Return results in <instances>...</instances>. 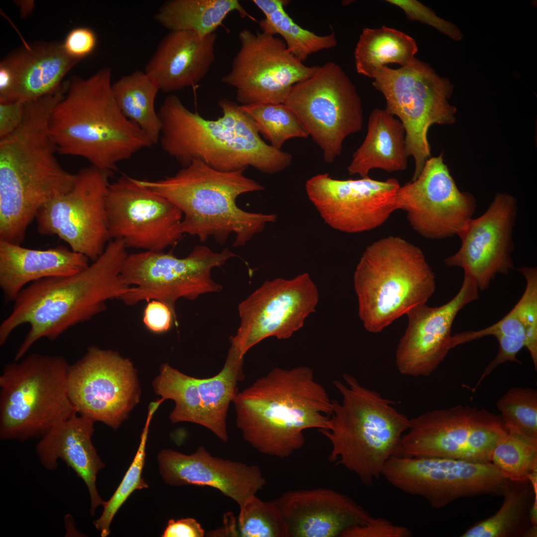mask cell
Segmentation results:
<instances>
[{"mask_svg":"<svg viewBox=\"0 0 537 537\" xmlns=\"http://www.w3.org/2000/svg\"><path fill=\"white\" fill-rule=\"evenodd\" d=\"M395 205L417 233L439 240L459 235L472 218L476 201L459 190L441 154L428 159L415 180L400 186Z\"/></svg>","mask_w":537,"mask_h":537,"instance_id":"obj_21","label":"cell"},{"mask_svg":"<svg viewBox=\"0 0 537 537\" xmlns=\"http://www.w3.org/2000/svg\"><path fill=\"white\" fill-rule=\"evenodd\" d=\"M273 501L283 516L287 537H342L372 518L350 497L330 488L290 490Z\"/></svg>","mask_w":537,"mask_h":537,"instance_id":"obj_26","label":"cell"},{"mask_svg":"<svg viewBox=\"0 0 537 537\" xmlns=\"http://www.w3.org/2000/svg\"><path fill=\"white\" fill-rule=\"evenodd\" d=\"M20 7V14L22 16H26L33 11L34 2L33 0H21L17 2Z\"/></svg>","mask_w":537,"mask_h":537,"instance_id":"obj_49","label":"cell"},{"mask_svg":"<svg viewBox=\"0 0 537 537\" xmlns=\"http://www.w3.org/2000/svg\"><path fill=\"white\" fill-rule=\"evenodd\" d=\"M517 203L511 195H496L480 216L472 218L458 237L459 249L446 258L448 267H459L484 290L497 274L508 275L514 268L511 253L517 217Z\"/></svg>","mask_w":537,"mask_h":537,"instance_id":"obj_23","label":"cell"},{"mask_svg":"<svg viewBox=\"0 0 537 537\" xmlns=\"http://www.w3.org/2000/svg\"><path fill=\"white\" fill-rule=\"evenodd\" d=\"M253 2L265 15L259 22L262 31L281 35L288 51L300 62L303 63L314 53L336 46L334 33L318 35L296 23L284 10L286 1L253 0Z\"/></svg>","mask_w":537,"mask_h":537,"instance_id":"obj_37","label":"cell"},{"mask_svg":"<svg viewBox=\"0 0 537 537\" xmlns=\"http://www.w3.org/2000/svg\"><path fill=\"white\" fill-rule=\"evenodd\" d=\"M176 320V312L164 302L152 300L146 305L143 321L151 332L160 334L167 332Z\"/></svg>","mask_w":537,"mask_h":537,"instance_id":"obj_46","label":"cell"},{"mask_svg":"<svg viewBox=\"0 0 537 537\" xmlns=\"http://www.w3.org/2000/svg\"><path fill=\"white\" fill-rule=\"evenodd\" d=\"M96 44L97 37L92 29L78 27L68 33L62 46L68 56L80 61L93 52Z\"/></svg>","mask_w":537,"mask_h":537,"instance_id":"obj_45","label":"cell"},{"mask_svg":"<svg viewBox=\"0 0 537 537\" xmlns=\"http://www.w3.org/2000/svg\"><path fill=\"white\" fill-rule=\"evenodd\" d=\"M126 249L122 241L111 240L102 254L83 270L27 285L1 323L0 346L15 329L28 324L30 329L14 358L18 361L40 339L55 340L69 328L103 311L107 301L120 298L130 287L121 276Z\"/></svg>","mask_w":537,"mask_h":537,"instance_id":"obj_1","label":"cell"},{"mask_svg":"<svg viewBox=\"0 0 537 537\" xmlns=\"http://www.w3.org/2000/svg\"><path fill=\"white\" fill-rule=\"evenodd\" d=\"M319 293L308 273L265 282L238 306L240 324L232 342L244 356L269 337L287 339L315 311Z\"/></svg>","mask_w":537,"mask_h":537,"instance_id":"obj_20","label":"cell"},{"mask_svg":"<svg viewBox=\"0 0 537 537\" xmlns=\"http://www.w3.org/2000/svg\"><path fill=\"white\" fill-rule=\"evenodd\" d=\"M25 103L20 101L0 102V139L13 132L24 116Z\"/></svg>","mask_w":537,"mask_h":537,"instance_id":"obj_47","label":"cell"},{"mask_svg":"<svg viewBox=\"0 0 537 537\" xmlns=\"http://www.w3.org/2000/svg\"><path fill=\"white\" fill-rule=\"evenodd\" d=\"M239 50L223 83L233 87L242 105L284 103L293 86L313 76L319 66L297 60L283 40L262 31L242 30Z\"/></svg>","mask_w":537,"mask_h":537,"instance_id":"obj_17","label":"cell"},{"mask_svg":"<svg viewBox=\"0 0 537 537\" xmlns=\"http://www.w3.org/2000/svg\"><path fill=\"white\" fill-rule=\"evenodd\" d=\"M501 419L508 432L537 443V391L514 387L497 402Z\"/></svg>","mask_w":537,"mask_h":537,"instance_id":"obj_39","label":"cell"},{"mask_svg":"<svg viewBox=\"0 0 537 537\" xmlns=\"http://www.w3.org/2000/svg\"><path fill=\"white\" fill-rule=\"evenodd\" d=\"M112 84L108 68L88 78L73 77L49 122L57 152L85 158L91 166L110 174L119 163L153 145L122 113Z\"/></svg>","mask_w":537,"mask_h":537,"instance_id":"obj_4","label":"cell"},{"mask_svg":"<svg viewBox=\"0 0 537 537\" xmlns=\"http://www.w3.org/2000/svg\"><path fill=\"white\" fill-rule=\"evenodd\" d=\"M525 277V291L513 308L493 325L478 331H467L452 336V348L487 336L499 343L496 357L485 368L475 387L498 365L506 361L521 363L517 355L524 347L529 351L535 369L537 368V268L522 266L518 269Z\"/></svg>","mask_w":537,"mask_h":537,"instance_id":"obj_28","label":"cell"},{"mask_svg":"<svg viewBox=\"0 0 537 537\" xmlns=\"http://www.w3.org/2000/svg\"><path fill=\"white\" fill-rule=\"evenodd\" d=\"M236 255L228 248L214 252L196 246L186 257L173 254L142 251L127 255L121 276L130 288L120 299L132 305L141 301L158 300L175 312L179 298L194 300L200 295L216 292L222 286L211 277V270Z\"/></svg>","mask_w":537,"mask_h":537,"instance_id":"obj_13","label":"cell"},{"mask_svg":"<svg viewBox=\"0 0 537 537\" xmlns=\"http://www.w3.org/2000/svg\"><path fill=\"white\" fill-rule=\"evenodd\" d=\"M89 259L67 247L32 249L0 240V287L4 302H13L28 284L51 277L79 272Z\"/></svg>","mask_w":537,"mask_h":537,"instance_id":"obj_30","label":"cell"},{"mask_svg":"<svg viewBox=\"0 0 537 537\" xmlns=\"http://www.w3.org/2000/svg\"><path fill=\"white\" fill-rule=\"evenodd\" d=\"M400 186L394 178L380 181L368 176L341 180L325 173L308 179L305 190L327 225L357 233L379 227L396 210L395 196Z\"/></svg>","mask_w":537,"mask_h":537,"instance_id":"obj_22","label":"cell"},{"mask_svg":"<svg viewBox=\"0 0 537 537\" xmlns=\"http://www.w3.org/2000/svg\"><path fill=\"white\" fill-rule=\"evenodd\" d=\"M106 210L110 239L122 241L127 248L162 252L183 235L180 210L126 175L109 183Z\"/></svg>","mask_w":537,"mask_h":537,"instance_id":"obj_18","label":"cell"},{"mask_svg":"<svg viewBox=\"0 0 537 537\" xmlns=\"http://www.w3.org/2000/svg\"><path fill=\"white\" fill-rule=\"evenodd\" d=\"M115 102L122 113L136 124L154 144L159 141L161 123L155 107L160 89L144 71H135L112 84Z\"/></svg>","mask_w":537,"mask_h":537,"instance_id":"obj_36","label":"cell"},{"mask_svg":"<svg viewBox=\"0 0 537 537\" xmlns=\"http://www.w3.org/2000/svg\"><path fill=\"white\" fill-rule=\"evenodd\" d=\"M372 79L373 86L385 98V109L404 126L407 153L415 163L411 179L414 180L431 158L429 128L434 124H451L455 121L456 108L448 101L453 85L416 58L398 69L379 67Z\"/></svg>","mask_w":537,"mask_h":537,"instance_id":"obj_10","label":"cell"},{"mask_svg":"<svg viewBox=\"0 0 537 537\" xmlns=\"http://www.w3.org/2000/svg\"><path fill=\"white\" fill-rule=\"evenodd\" d=\"M239 508L237 519L239 537H287L283 516L273 500L264 501L256 495Z\"/></svg>","mask_w":537,"mask_h":537,"instance_id":"obj_41","label":"cell"},{"mask_svg":"<svg viewBox=\"0 0 537 537\" xmlns=\"http://www.w3.org/2000/svg\"><path fill=\"white\" fill-rule=\"evenodd\" d=\"M244 171H219L194 160L173 176L136 181L180 210L183 234L196 237L201 242L212 237L220 244L233 235V247H242L276 220L275 214L250 212L237 205L240 195L264 188L246 177Z\"/></svg>","mask_w":537,"mask_h":537,"instance_id":"obj_6","label":"cell"},{"mask_svg":"<svg viewBox=\"0 0 537 537\" xmlns=\"http://www.w3.org/2000/svg\"><path fill=\"white\" fill-rule=\"evenodd\" d=\"M284 104L333 163L344 140L361 130V98L352 81L336 63L319 66L311 77L294 85Z\"/></svg>","mask_w":537,"mask_h":537,"instance_id":"obj_12","label":"cell"},{"mask_svg":"<svg viewBox=\"0 0 537 537\" xmlns=\"http://www.w3.org/2000/svg\"><path fill=\"white\" fill-rule=\"evenodd\" d=\"M205 530L195 519L169 520L162 537H203Z\"/></svg>","mask_w":537,"mask_h":537,"instance_id":"obj_48","label":"cell"},{"mask_svg":"<svg viewBox=\"0 0 537 537\" xmlns=\"http://www.w3.org/2000/svg\"><path fill=\"white\" fill-rule=\"evenodd\" d=\"M491 462L507 479L527 480L537 468V443L507 431L494 448Z\"/></svg>","mask_w":537,"mask_h":537,"instance_id":"obj_40","label":"cell"},{"mask_svg":"<svg viewBox=\"0 0 537 537\" xmlns=\"http://www.w3.org/2000/svg\"><path fill=\"white\" fill-rule=\"evenodd\" d=\"M158 462L160 474L166 483L215 488L239 506L267 484L258 465L214 456L202 446L191 454L163 449L158 455Z\"/></svg>","mask_w":537,"mask_h":537,"instance_id":"obj_25","label":"cell"},{"mask_svg":"<svg viewBox=\"0 0 537 537\" xmlns=\"http://www.w3.org/2000/svg\"><path fill=\"white\" fill-rule=\"evenodd\" d=\"M243 363L244 356L231 343L223 367L216 375L195 378L164 363L153 382V388L163 400L174 401L170 415L173 423L199 425L227 443L228 408L238 392V382L243 379Z\"/></svg>","mask_w":537,"mask_h":537,"instance_id":"obj_19","label":"cell"},{"mask_svg":"<svg viewBox=\"0 0 537 537\" xmlns=\"http://www.w3.org/2000/svg\"><path fill=\"white\" fill-rule=\"evenodd\" d=\"M70 364L62 356L32 353L6 364L0 376V438L40 439L77 413L71 401Z\"/></svg>","mask_w":537,"mask_h":537,"instance_id":"obj_9","label":"cell"},{"mask_svg":"<svg viewBox=\"0 0 537 537\" xmlns=\"http://www.w3.org/2000/svg\"><path fill=\"white\" fill-rule=\"evenodd\" d=\"M79 62L57 43H38L10 54L1 62L12 77L9 102L26 103L57 91L64 77Z\"/></svg>","mask_w":537,"mask_h":537,"instance_id":"obj_31","label":"cell"},{"mask_svg":"<svg viewBox=\"0 0 537 537\" xmlns=\"http://www.w3.org/2000/svg\"><path fill=\"white\" fill-rule=\"evenodd\" d=\"M240 107L254 121L259 133L275 149L281 150L284 142L289 139L309 136L295 115L284 103H254L240 105Z\"/></svg>","mask_w":537,"mask_h":537,"instance_id":"obj_38","label":"cell"},{"mask_svg":"<svg viewBox=\"0 0 537 537\" xmlns=\"http://www.w3.org/2000/svg\"><path fill=\"white\" fill-rule=\"evenodd\" d=\"M218 104L223 115L209 120L189 110L176 95L167 96L158 111L163 150L183 167L198 160L224 172L252 167L273 174L290 165L291 154L264 142L240 105L225 98Z\"/></svg>","mask_w":537,"mask_h":537,"instance_id":"obj_3","label":"cell"},{"mask_svg":"<svg viewBox=\"0 0 537 537\" xmlns=\"http://www.w3.org/2000/svg\"><path fill=\"white\" fill-rule=\"evenodd\" d=\"M507 430L500 415L468 405L428 411L410 419L396 455L490 462Z\"/></svg>","mask_w":537,"mask_h":537,"instance_id":"obj_11","label":"cell"},{"mask_svg":"<svg viewBox=\"0 0 537 537\" xmlns=\"http://www.w3.org/2000/svg\"><path fill=\"white\" fill-rule=\"evenodd\" d=\"M408 157L402 123L385 109L377 108L369 114L366 135L353 153L348 171L361 178L368 177L373 169L402 171L407 167Z\"/></svg>","mask_w":537,"mask_h":537,"instance_id":"obj_32","label":"cell"},{"mask_svg":"<svg viewBox=\"0 0 537 537\" xmlns=\"http://www.w3.org/2000/svg\"><path fill=\"white\" fill-rule=\"evenodd\" d=\"M354 284L358 316L366 331L381 332L414 306L426 303L436 288L435 274L422 250L389 236L366 247Z\"/></svg>","mask_w":537,"mask_h":537,"instance_id":"obj_8","label":"cell"},{"mask_svg":"<svg viewBox=\"0 0 537 537\" xmlns=\"http://www.w3.org/2000/svg\"><path fill=\"white\" fill-rule=\"evenodd\" d=\"M110 174L93 166L76 174L72 188L44 205L35 220L42 235H56L93 262L110 240L106 198Z\"/></svg>","mask_w":537,"mask_h":537,"instance_id":"obj_15","label":"cell"},{"mask_svg":"<svg viewBox=\"0 0 537 537\" xmlns=\"http://www.w3.org/2000/svg\"><path fill=\"white\" fill-rule=\"evenodd\" d=\"M149 423L147 422L141 436V441L135 457L117 488L103 505L100 516L94 521L93 525L102 537H107L110 533V525L117 511L135 490L148 487L142 477L146 457V444Z\"/></svg>","mask_w":537,"mask_h":537,"instance_id":"obj_42","label":"cell"},{"mask_svg":"<svg viewBox=\"0 0 537 537\" xmlns=\"http://www.w3.org/2000/svg\"><path fill=\"white\" fill-rule=\"evenodd\" d=\"M217 34L205 36L186 31H170L145 66L144 72L160 90L172 92L196 84L215 60Z\"/></svg>","mask_w":537,"mask_h":537,"instance_id":"obj_29","label":"cell"},{"mask_svg":"<svg viewBox=\"0 0 537 537\" xmlns=\"http://www.w3.org/2000/svg\"><path fill=\"white\" fill-rule=\"evenodd\" d=\"M504 501L493 516L470 527L461 537H524L532 526L530 512L535 495L527 479L522 481L507 480L502 494Z\"/></svg>","mask_w":537,"mask_h":537,"instance_id":"obj_34","label":"cell"},{"mask_svg":"<svg viewBox=\"0 0 537 537\" xmlns=\"http://www.w3.org/2000/svg\"><path fill=\"white\" fill-rule=\"evenodd\" d=\"M342 376L344 381L333 382L342 401L332 400L329 429L319 431L331 444L329 461L371 486L386 461L397 455L410 419L392 406L395 402L363 386L354 376Z\"/></svg>","mask_w":537,"mask_h":537,"instance_id":"obj_7","label":"cell"},{"mask_svg":"<svg viewBox=\"0 0 537 537\" xmlns=\"http://www.w3.org/2000/svg\"><path fill=\"white\" fill-rule=\"evenodd\" d=\"M68 385L77 414L115 430L138 403L141 394L132 362L116 352L94 346L70 364Z\"/></svg>","mask_w":537,"mask_h":537,"instance_id":"obj_16","label":"cell"},{"mask_svg":"<svg viewBox=\"0 0 537 537\" xmlns=\"http://www.w3.org/2000/svg\"><path fill=\"white\" fill-rule=\"evenodd\" d=\"M412 532L407 527L395 525L381 517L372 518L365 524L349 529L342 537H410Z\"/></svg>","mask_w":537,"mask_h":537,"instance_id":"obj_44","label":"cell"},{"mask_svg":"<svg viewBox=\"0 0 537 537\" xmlns=\"http://www.w3.org/2000/svg\"><path fill=\"white\" fill-rule=\"evenodd\" d=\"M475 281L464 274L458 293L449 301L431 307L418 304L406 313L407 328L396 352V364L402 375H430L452 349L451 329L459 311L479 299Z\"/></svg>","mask_w":537,"mask_h":537,"instance_id":"obj_24","label":"cell"},{"mask_svg":"<svg viewBox=\"0 0 537 537\" xmlns=\"http://www.w3.org/2000/svg\"><path fill=\"white\" fill-rule=\"evenodd\" d=\"M382 475L395 488L423 498L435 509L460 498L502 495L508 480L491 462L398 455L386 461Z\"/></svg>","mask_w":537,"mask_h":537,"instance_id":"obj_14","label":"cell"},{"mask_svg":"<svg viewBox=\"0 0 537 537\" xmlns=\"http://www.w3.org/2000/svg\"><path fill=\"white\" fill-rule=\"evenodd\" d=\"M25 103L23 120L0 140V216L17 225H27L41 207L70 190L75 174L59 163L51 136L52 113L68 89Z\"/></svg>","mask_w":537,"mask_h":537,"instance_id":"obj_5","label":"cell"},{"mask_svg":"<svg viewBox=\"0 0 537 537\" xmlns=\"http://www.w3.org/2000/svg\"><path fill=\"white\" fill-rule=\"evenodd\" d=\"M236 11L242 18L255 20L237 0H171L155 19L170 31H186L205 36L215 32L226 16Z\"/></svg>","mask_w":537,"mask_h":537,"instance_id":"obj_33","label":"cell"},{"mask_svg":"<svg viewBox=\"0 0 537 537\" xmlns=\"http://www.w3.org/2000/svg\"><path fill=\"white\" fill-rule=\"evenodd\" d=\"M417 51L416 41L402 31L385 26L365 28L355 50L356 70L372 79L379 67L388 63L401 67L407 65L415 58Z\"/></svg>","mask_w":537,"mask_h":537,"instance_id":"obj_35","label":"cell"},{"mask_svg":"<svg viewBox=\"0 0 537 537\" xmlns=\"http://www.w3.org/2000/svg\"><path fill=\"white\" fill-rule=\"evenodd\" d=\"M94 422L76 413L54 426L39 439L35 446L42 465L53 470L61 460L72 468L86 485L90 497V514L103 506L104 501L96 486L97 473L105 466L92 442Z\"/></svg>","mask_w":537,"mask_h":537,"instance_id":"obj_27","label":"cell"},{"mask_svg":"<svg viewBox=\"0 0 537 537\" xmlns=\"http://www.w3.org/2000/svg\"><path fill=\"white\" fill-rule=\"evenodd\" d=\"M400 8L411 20L419 21L433 27L450 38L460 40L463 35L452 23L439 17L432 10L416 0H388Z\"/></svg>","mask_w":537,"mask_h":537,"instance_id":"obj_43","label":"cell"},{"mask_svg":"<svg viewBox=\"0 0 537 537\" xmlns=\"http://www.w3.org/2000/svg\"><path fill=\"white\" fill-rule=\"evenodd\" d=\"M236 424L261 453L290 456L304 445V432L328 430L333 402L306 366L275 367L236 394Z\"/></svg>","mask_w":537,"mask_h":537,"instance_id":"obj_2","label":"cell"}]
</instances>
